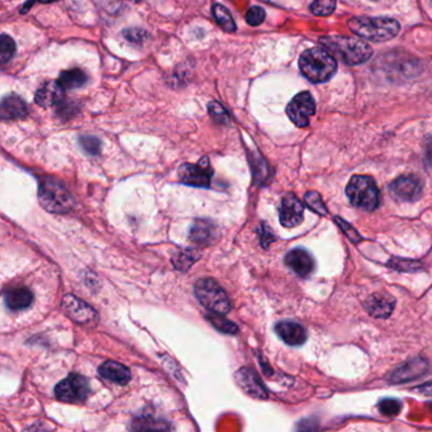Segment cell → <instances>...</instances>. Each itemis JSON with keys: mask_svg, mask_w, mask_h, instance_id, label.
<instances>
[{"mask_svg": "<svg viewBox=\"0 0 432 432\" xmlns=\"http://www.w3.org/2000/svg\"><path fill=\"white\" fill-rule=\"evenodd\" d=\"M320 45L335 59L351 66L367 63L373 53L367 42L346 36H323L320 38Z\"/></svg>", "mask_w": 432, "mask_h": 432, "instance_id": "obj_1", "label": "cell"}, {"mask_svg": "<svg viewBox=\"0 0 432 432\" xmlns=\"http://www.w3.org/2000/svg\"><path fill=\"white\" fill-rule=\"evenodd\" d=\"M299 69L310 82H325L335 75L338 70V63L326 48L313 47L301 55Z\"/></svg>", "mask_w": 432, "mask_h": 432, "instance_id": "obj_2", "label": "cell"}, {"mask_svg": "<svg viewBox=\"0 0 432 432\" xmlns=\"http://www.w3.org/2000/svg\"><path fill=\"white\" fill-rule=\"evenodd\" d=\"M347 27L352 33L373 42L389 41L401 28L396 19L388 17H352L347 21Z\"/></svg>", "mask_w": 432, "mask_h": 432, "instance_id": "obj_3", "label": "cell"}, {"mask_svg": "<svg viewBox=\"0 0 432 432\" xmlns=\"http://www.w3.org/2000/svg\"><path fill=\"white\" fill-rule=\"evenodd\" d=\"M346 195L351 205L365 210H374L380 203L379 189L373 178L368 176H354L351 178Z\"/></svg>", "mask_w": 432, "mask_h": 432, "instance_id": "obj_4", "label": "cell"}, {"mask_svg": "<svg viewBox=\"0 0 432 432\" xmlns=\"http://www.w3.org/2000/svg\"><path fill=\"white\" fill-rule=\"evenodd\" d=\"M40 205L51 213H68L74 207V198L66 188L56 179H45L38 190Z\"/></svg>", "mask_w": 432, "mask_h": 432, "instance_id": "obj_5", "label": "cell"}, {"mask_svg": "<svg viewBox=\"0 0 432 432\" xmlns=\"http://www.w3.org/2000/svg\"><path fill=\"white\" fill-rule=\"evenodd\" d=\"M194 292L200 304L210 312L226 315L231 310L227 293L215 279H199L194 286Z\"/></svg>", "mask_w": 432, "mask_h": 432, "instance_id": "obj_6", "label": "cell"}, {"mask_svg": "<svg viewBox=\"0 0 432 432\" xmlns=\"http://www.w3.org/2000/svg\"><path fill=\"white\" fill-rule=\"evenodd\" d=\"M90 387L88 380L79 374H70L55 387V396L65 403H82L88 398Z\"/></svg>", "mask_w": 432, "mask_h": 432, "instance_id": "obj_7", "label": "cell"}, {"mask_svg": "<svg viewBox=\"0 0 432 432\" xmlns=\"http://www.w3.org/2000/svg\"><path fill=\"white\" fill-rule=\"evenodd\" d=\"M212 176L213 169L208 158H200L198 164H183L179 168V179L190 187L210 188Z\"/></svg>", "mask_w": 432, "mask_h": 432, "instance_id": "obj_8", "label": "cell"}, {"mask_svg": "<svg viewBox=\"0 0 432 432\" xmlns=\"http://www.w3.org/2000/svg\"><path fill=\"white\" fill-rule=\"evenodd\" d=\"M315 113V103L312 94L308 92L299 93L291 100L286 107V114L297 127H307L310 119Z\"/></svg>", "mask_w": 432, "mask_h": 432, "instance_id": "obj_9", "label": "cell"}, {"mask_svg": "<svg viewBox=\"0 0 432 432\" xmlns=\"http://www.w3.org/2000/svg\"><path fill=\"white\" fill-rule=\"evenodd\" d=\"M61 308L64 310L65 315L70 317L71 320L76 323L92 326L98 322V313L95 312L93 307L75 296H71V294L65 296L61 302Z\"/></svg>", "mask_w": 432, "mask_h": 432, "instance_id": "obj_10", "label": "cell"}, {"mask_svg": "<svg viewBox=\"0 0 432 432\" xmlns=\"http://www.w3.org/2000/svg\"><path fill=\"white\" fill-rule=\"evenodd\" d=\"M423 183L415 174H406L397 178L389 185V192L401 202H416L421 198Z\"/></svg>", "mask_w": 432, "mask_h": 432, "instance_id": "obj_11", "label": "cell"}, {"mask_svg": "<svg viewBox=\"0 0 432 432\" xmlns=\"http://www.w3.org/2000/svg\"><path fill=\"white\" fill-rule=\"evenodd\" d=\"M304 207L294 194H286L281 199L279 218L281 226L286 228L297 227L303 221Z\"/></svg>", "mask_w": 432, "mask_h": 432, "instance_id": "obj_12", "label": "cell"}, {"mask_svg": "<svg viewBox=\"0 0 432 432\" xmlns=\"http://www.w3.org/2000/svg\"><path fill=\"white\" fill-rule=\"evenodd\" d=\"M284 260L286 266L301 278H307L315 271V259L304 249H293L286 254Z\"/></svg>", "mask_w": 432, "mask_h": 432, "instance_id": "obj_13", "label": "cell"}, {"mask_svg": "<svg viewBox=\"0 0 432 432\" xmlns=\"http://www.w3.org/2000/svg\"><path fill=\"white\" fill-rule=\"evenodd\" d=\"M236 383L239 384L242 391L247 393L249 396L255 398H266V389L263 386V383L259 379L257 374L250 368L239 369V372L234 375Z\"/></svg>", "mask_w": 432, "mask_h": 432, "instance_id": "obj_14", "label": "cell"}, {"mask_svg": "<svg viewBox=\"0 0 432 432\" xmlns=\"http://www.w3.org/2000/svg\"><path fill=\"white\" fill-rule=\"evenodd\" d=\"M394 306L396 301L387 293H374L364 303V307L368 310L369 315H373L375 318L389 317L394 310Z\"/></svg>", "mask_w": 432, "mask_h": 432, "instance_id": "obj_15", "label": "cell"}, {"mask_svg": "<svg viewBox=\"0 0 432 432\" xmlns=\"http://www.w3.org/2000/svg\"><path fill=\"white\" fill-rule=\"evenodd\" d=\"M65 89L59 82H45L41 88L36 92V104L42 108H50L53 105H59L64 102Z\"/></svg>", "mask_w": 432, "mask_h": 432, "instance_id": "obj_16", "label": "cell"}, {"mask_svg": "<svg viewBox=\"0 0 432 432\" xmlns=\"http://www.w3.org/2000/svg\"><path fill=\"white\" fill-rule=\"evenodd\" d=\"M275 331L286 344L291 346H299L307 341V331L306 328L297 322L281 321L276 323Z\"/></svg>", "mask_w": 432, "mask_h": 432, "instance_id": "obj_17", "label": "cell"}, {"mask_svg": "<svg viewBox=\"0 0 432 432\" xmlns=\"http://www.w3.org/2000/svg\"><path fill=\"white\" fill-rule=\"evenodd\" d=\"M99 375L102 378H104L108 382H112L114 384L124 386L131 380V372L127 367H124L123 364H119L117 362H103L99 367Z\"/></svg>", "mask_w": 432, "mask_h": 432, "instance_id": "obj_18", "label": "cell"}, {"mask_svg": "<svg viewBox=\"0 0 432 432\" xmlns=\"http://www.w3.org/2000/svg\"><path fill=\"white\" fill-rule=\"evenodd\" d=\"M1 118L6 119H18V118H23L28 113V107L26 104L21 97H18L16 94L6 95L1 100V108H0Z\"/></svg>", "mask_w": 432, "mask_h": 432, "instance_id": "obj_19", "label": "cell"}, {"mask_svg": "<svg viewBox=\"0 0 432 432\" xmlns=\"http://www.w3.org/2000/svg\"><path fill=\"white\" fill-rule=\"evenodd\" d=\"M189 237L197 245H210L216 239V226L207 220H197L189 232Z\"/></svg>", "mask_w": 432, "mask_h": 432, "instance_id": "obj_20", "label": "cell"}, {"mask_svg": "<svg viewBox=\"0 0 432 432\" xmlns=\"http://www.w3.org/2000/svg\"><path fill=\"white\" fill-rule=\"evenodd\" d=\"M6 307L12 310H21L28 308L33 302V294L27 288H17L6 291L4 294Z\"/></svg>", "mask_w": 432, "mask_h": 432, "instance_id": "obj_21", "label": "cell"}, {"mask_svg": "<svg viewBox=\"0 0 432 432\" xmlns=\"http://www.w3.org/2000/svg\"><path fill=\"white\" fill-rule=\"evenodd\" d=\"M58 82L65 90H72V89L82 88L88 82V75L80 70V69H71V70L63 71L59 76Z\"/></svg>", "mask_w": 432, "mask_h": 432, "instance_id": "obj_22", "label": "cell"}, {"mask_svg": "<svg viewBox=\"0 0 432 432\" xmlns=\"http://www.w3.org/2000/svg\"><path fill=\"white\" fill-rule=\"evenodd\" d=\"M212 13H213V17L217 21L218 26L226 32H234L237 30L236 23H234V18L231 16V13L228 12L227 8L223 6L222 4H213L212 6Z\"/></svg>", "mask_w": 432, "mask_h": 432, "instance_id": "obj_23", "label": "cell"}, {"mask_svg": "<svg viewBox=\"0 0 432 432\" xmlns=\"http://www.w3.org/2000/svg\"><path fill=\"white\" fill-rule=\"evenodd\" d=\"M205 318L210 321V325H212L213 328H217V330L221 331V333L234 335V333L239 331V328L234 325V322H231L230 320H227V318H225L221 313H215V312H212L210 315H205Z\"/></svg>", "mask_w": 432, "mask_h": 432, "instance_id": "obj_24", "label": "cell"}, {"mask_svg": "<svg viewBox=\"0 0 432 432\" xmlns=\"http://www.w3.org/2000/svg\"><path fill=\"white\" fill-rule=\"evenodd\" d=\"M16 53V42L11 36L1 35L0 37V63L8 64Z\"/></svg>", "mask_w": 432, "mask_h": 432, "instance_id": "obj_25", "label": "cell"}, {"mask_svg": "<svg viewBox=\"0 0 432 432\" xmlns=\"http://www.w3.org/2000/svg\"><path fill=\"white\" fill-rule=\"evenodd\" d=\"M335 8H336V0H315L310 4L312 13L320 17H328L330 14H333Z\"/></svg>", "mask_w": 432, "mask_h": 432, "instance_id": "obj_26", "label": "cell"}, {"mask_svg": "<svg viewBox=\"0 0 432 432\" xmlns=\"http://www.w3.org/2000/svg\"><path fill=\"white\" fill-rule=\"evenodd\" d=\"M208 112H210V116L215 122L220 123V124H227L230 122V114H228L227 109L223 108V105L220 104L218 102H210L208 104Z\"/></svg>", "mask_w": 432, "mask_h": 432, "instance_id": "obj_27", "label": "cell"}, {"mask_svg": "<svg viewBox=\"0 0 432 432\" xmlns=\"http://www.w3.org/2000/svg\"><path fill=\"white\" fill-rule=\"evenodd\" d=\"M79 144L82 147V150L89 155H98L100 152V147H102L99 139H97L95 136H89V134L80 136Z\"/></svg>", "mask_w": 432, "mask_h": 432, "instance_id": "obj_28", "label": "cell"}, {"mask_svg": "<svg viewBox=\"0 0 432 432\" xmlns=\"http://www.w3.org/2000/svg\"><path fill=\"white\" fill-rule=\"evenodd\" d=\"M378 407L384 416H397L402 409V403L396 398H384L380 401Z\"/></svg>", "mask_w": 432, "mask_h": 432, "instance_id": "obj_29", "label": "cell"}, {"mask_svg": "<svg viewBox=\"0 0 432 432\" xmlns=\"http://www.w3.org/2000/svg\"><path fill=\"white\" fill-rule=\"evenodd\" d=\"M304 200H306V203L310 207V210L315 212V213H320V215H326L328 213L326 207L323 205L320 194L315 193V192H310V193L306 194Z\"/></svg>", "mask_w": 432, "mask_h": 432, "instance_id": "obj_30", "label": "cell"}, {"mask_svg": "<svg viewBox=\"0 0 432 432\" xmlns=\"http://www.w3.org/2000/svg\"><path fill=\"white\" fill-rule=\"evenodd\" d=\"M265 17H266V13H265L261 6H252L246 13L245 18L247 23L256 27V26H260V24L263 23Z\"/></svg>", "mask_w": 432, "mask_h": 432, "instance_id": "obj_31", "label": "cell"}, {"mask_svg": "<svg viewBox=\"0 0 432 432\" xmlns=\"http://www.w3.org/2000/svg\"><path fill=\"white\" fill-rule=\"evenodd\" d=\"M123 36L126 37V40H129L132 43H137V45H142L144 42L146 41L147 32L145 30H141V28H129V30L123 31Z\"/></svg>", "mask_w": 432, "mask_h": 432, "instance_id": "obj_32", "label": "cell"}, {"mask_svg": "<svg viewBox=\"0 0 432 432\" xmlns=\"http://www.w3.org/2000/svg\"><path fill=\"white\" fill-rule=\"evenodd\" d=\"M176 264V268L181 269L183 271H187V269L190 268V265L195 261L193 252H180L179 257H176L173 260Z\"/></svg>", "mask_w": 432, "mask_h": 432, "instance_id": "obj_33", "label": "cell"}, {"mask_svg": "<svg viewBox=\"0 0 432 432\" xmlns=\"http://www.w3.org/2000/svg\"><path fill=\"white\" fill-rule=\"evenodd\" d=\"M53 1H58V0H28V1L24 4L23 8L21 9V13L26 14V13L28 12V9L33 6L35 3H43V4H47V3H53Z\"/></svg>", "mask_w": 432, "mask_h": 432, "instance_id": "obj_34", "label": "cell"}, {"mask_svg": "<svg viewBox=\"0 0 432 432\" xmlns=\"http://www.w3.org/2000/svg\"><path fill=\"white\" fill-rule=\"evenodd\" d=\"M136 1H140V0H136Z\"/></svg>", "mask_w": 432, "mask_h": 432, "instance_id": "obj_35", "label": "cell"}]
</instances>
